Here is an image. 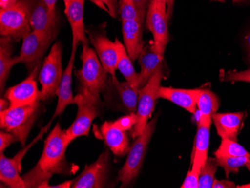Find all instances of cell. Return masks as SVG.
I'll use <instances>...</instances> for the list:
<instances>
[{
  "mask_svg": "<svg viewBox=\"0 0 250 188\" xmlns=\"http://www.w3.org/2000/svg\"><path fill=\"white\" fill-rule=\"evenodd\" d=\"M42 64L36 66L24 81L5 90L3 97L9 102V108L33 104L42 100V92L36 81Z\"/></svg>",
  "mask_w": 250,
  "mask_h": 188,
  "instance_id": "11",
  "label": "cell"
},
{
  "mask_svg": "<svg viewBox=\"0 0 250 188\" xmlns=\"http://www.w3.org/2000/svg\"><path fill=\"white\" fill-rule=\"evenodd\" d=\"M250 159L249 157H216L217 165L223 168L227 178L231 172L237 173L240 168L246 166Z\"/></svg>",
  "mask_w": 250,
  "mask_h": 188,
  "instance_id": "30",
  "label": "cell"
},
{
  "mask_svg": "<svg viewBox=\"0 0 250 188\" xmlns=\"http://www.w3.org/2000/svg\"><path fill=\"white\" fill-rule=\"evenodd\" d=\"M62 53V44L60 42H56L42 63L38 79L42 85L41 92L43 102L56 95L64 73Z\"/></svg>",
  "mask_w": 250,
  "mask_h": 188,
  "instance_id": "6",
  "label": "cell"
},
{
  "mask_svg": "<svg viewBox=\"0 0 250 188\" xmlns=\"http://www.w3.org/2000/svg\"><path fill=\"white\" fill-rule=\"evenodd\" d=\"M246 113H217L212 116V121L222 139H229L237 142Z\"/></svg>",
  "mask_w": 250,
  "mask_h": 188,
  "instance_id": "20",
  "label": "cell"
},
{
  "mask_svg": "<svg viewBox=\"0 0 250 188\" xmlns=\"http://www.w3.org/2000/svg\"><path fill=\"white\" fill-rule=\"evenodd\" d=\"M17 166L11 158L0 153V180L11 188H26L24 181L21 177Z\"/></svg>",
  "mask_w": 250,
  "mask_h": 188,
  "instance_id": "27",
  "label": "cell"
},
{
  "mask_svg": "<svg viewBox=\"0 0 250 188\" xmlns=\"http://www.w3.org/2000/svg\"><path fill=\"white\" fill-rule=\"evenodd\" d=\"M216 158H208L201 169L199 175V188H211L217 169Z\"/></svg>",
  "mask_w": 250,
  "mask_h": 188,
  "instance_id": "29",
  "label": "cell"
},
{
  "mask_svg": "<svg viewBox=\"0 0 250 188\" xmlns=\"http://www.w3.org/2000/svg\"><path fill=\"white\" fill-rule=\"evenodd\" d=\"M137 60L141 69L139 73L140 89L157 71H164V57L156 51L154 42H150L146 43Z\"/></svg>",
  "mask_w": 250,
  "mask_h": 188,
  "instance_id": "18",
  "label": "cell"
},
{
  "mask_svg": "<svg viewBox=\"0 0 250 188\" xmlns=\"http://www.w3.org/2000/svg\"><path fill=\"white\" fill-rule=\"evenodd\" d=\"M235 184L231 181L214 179L212 188H234Z\"/></svg>",
  "mask_w": 250,
  "mask_h": 188,
  "instance_id": "38",
  "label": "cell"
},
{
  "mask_svg": "<svg viewBox=\"0 0 250 188\" xmlns=\"http://www.w3.org/2000/svg\"><path fill=\"white\" fill-rule=\"evenodd\" d=\"M136 122H137V116L136 113H130V114H126L125 116L119 118L117 120L111 122V123L112 125L117 128L124 130V131H127L134 127Z\"/></svg>",
  "mask_w": 250,
  "mask_h": 188,
  "instance_id": "33",
  "label": "cell"
},
{
  "mask_svg": "<svg viewBox=\"0 0 250 188\" xmlns=\"http://www.w3.org/2000/svg\"><path fill=\"white\" fill-rule=\"evenodd\" d=\"M43 109L40 102L26 106L8 108L0 112V127L15 135L21 145L25 146L29 133Z\"/></svg>",
  "mask_w": 250,
  "mask_h": 188,
  "instance_id": "2",
  "label": "cell"
},
{
  "mask_svg": "<svg viewBox=\"0 0 250 188\" xmlns=\"http://www.w3.org/2000/svg\"><path fill=\"white\" fill-rule=\"evenodd\" d=\"M54 39L32 31L22 39L20 60L26 65L28 71L32 72L36 66L42 64V60Z\"/></svg>",
  "mask_w": 250,
  "mask_h": 188,
  "instance_id": "14",
  "label": "cell"
},
{
  "mask_svg": "<svg viewBox=\"0 0 250 188\" xmlns=\"http://www.w3.org/2000/svg\"><path fill=\"white\" fill-rule=\"evenodd\" d=\"M19 142L18 139L8 131L0 132V153H4L7 148L13 143Z\"/></svg>",
  "mask_w": 250,
  "mask_h": 188,
  "instance_id": "35",
  "label": "cell"
},
{
  "mask_svg": "<svg viewBox=\"0 0 250 188\" xmlns=\"http://www.w3.org/2000/svg\"><path fill=\"white\" fill-rule=\"evenodd\" d=\"M236 188H250V183L246 184V185H238V186H236Z\"/></svg>",
  "mask_w": 250,
  "mask_h": 188,
  "instance_id": "46",
  "label": "cell"
},
{
  "mask_svg": "<svg viewBox=\"0 0 250 188\" xmlns=\"http://www.w3.org/2000/svg\"><path fill=\"white\" fill-rule=\"evenodd\" d=\"M81 60L82 67L75 71L80 88H84L92 95L100 96L106 90L109 74L101 64L95 50L88 44H83Z\"/></svg>",
  "mask_w": 250,
  "mask_h": 188,
  "instance_id": "4",
  "label": "cell"
},
{
  "mask_svg": "<svg viewBox=\"0 0 250 188\" xmlns=\"http://www.w3.org/2000/svg\"><path fill=\"white\" fill-rule=\"evenodd\" d=\"M221 81H241V82L250 83V68L246 71H229L220 74Z\"/></svg>",
  "mask_w": 250,
  "mask_h": 188,
  "instance_id": "32",
  "label": "cell"
},
{
  "mask_svg": "<svg viewBox=\"0 0 250 188\" xmlns=\"http://www.w3.org/2000/svg\"><path fill=\"white\" fill-rule=\"evenodd\" d=\"M158 115L147 123L144 131L135 138L127 155V160L119 172L121 188H126L136 179L141 170L151 137L154 134Z\"/></svg>",
  "mask_w": 250,
  "mask_h": 188,
  "instance_id": "5",
  "label": "cell"
},
{
  "mask_svg": "<svg viewBox=\"0 0 250 188\" xmlns=\"http://www.w3.org/2000/svg\"><path fill=\"white\" fill-rule=\"evenodd\" d=\"M88 41L92 43L104 69L109 75H116L119 52L116 42L107 37L106 31L101 29H85Z\"/></svg>",
  "mask_w": 250,
  "mask_h": 188,
  "instance_id": "13",
  "label": "cell"
},
{
  "mask_svg": "<svg viewBox=\"0 0 250 188\" xmlns=\"http://www.w3.org/2000/svg\"><path fill=\"white\" fill-rule=\"evenodd\" d=\"M73 182H74V180H68L63 182V183L60 184V185H50L48 183L43 185L42 188H71Z\"/></svg>",
  "mask_w": 250,
  "mask_h": 188,
  "instance_id": "40",
  "label": "cell"
},
{
  "mask_svg": "<svg viewBox=\"0 0 250 188\" xmlns=\"http://www.w3.org/2000/svg\"><path fill=\"white\" fill-rule=\"evenodd\" d=\"M220 101L210 89H200L197 99V124L211 125L212 116L217 113Z\"/></svg>",
  "mask_w": 250,
  "mask_h": 188,
  "instance_id": "24",
  "label": "cell"
},
{
  "mask_svg": "<svg viewBox=\"0 0 250 188\" xmlns=\"http://www.w3.org/2000/svg\"><path fill=\"white\" fill-rule=\"evenodd\" d=\"M132 1H133L136 8L140 11V13L146 18L147 9H148V7H149L152 0H132Z\"/></svg>",
  "mask_w": 250,
  "mask_h": 188,
  "instance_id": "37",
  "label": "cell"
},
{
  "mask_svg": "<svg viewBox=\"0 0 250 188\" xmlns=\"http://www.w3.org/2000/svg\"><path fill=\"white\" fill-rule=\"evenodd\" d=\"M115 42H116L118 52H119L117 69L125 77V81H127L130 85L140 90V74L135 71L134 68H133V63L129 57L127 50L125 48V44H123L117 38Z\"/></svg>",
  "mask_w": 250,
  "mask_h": 188,
  "instance_id": "26",
  "label": "cell"
},
{
  "mask_svg": "<svg viewBox=\"0 0 250 188\" xmlns=\"http://www.w3.org/2000/svg\"><path fill=\"white\" fill-rule=\"evenodd\" d=\"M10 103L8 99L5 98H1L0 100V112L3 111L5 109L9 108Z\"/></svg>",
  "mask_w": 250,
  "mask_h": 188,
  "instance_id": "45",
  "label": "cell"
},
{
  "mask_svg": "<svg viewBox=\"0 0 250 188\" xmlns=\"http://www.w3.org/2000/svg\"><path fill=\"white\" fill-rule=\"evenodd\" d=\"M67 143L65 130L56 123L44 142L42 156L29 172L22 175L26 188H42L53 175H69L74 168L66 160Z\"/></svg>",
  "mask_w": 250,
  "mask_h": 188,
  "instance_id": "1",
  "label": "cell"
},
{
  "mask_svg": "<svg viewBox=\"0 0 250 188\" xmlns=\"http://www.w3.org/2000/svg\"><path fill=\"white\" fill-rule=\"evenodd\" d=\"M175 0H167V15L168 21L172 18Z\"/></svg>",
  "mask_w": 250,
  "mask_h": 188,
  "instance_id": "41",
  "label": "cell"
},
{
  "mask_svg": "<svg viewBox=\"0 0 250 188\" xmlns=\"http://www.w3.org/2000/svg\"><path fill=\"white\" fill-rule=\"evenodd\" d=\"M100 2L104 4L106 7V11L112 18H117L119 14V0H99Z\"/></svg>",
  "mask_w": 250,
  "mask_h": 188,
  "instance_id": "36",
  "label": "cell"
},
{
  "mask_svg": "<svg viewBox=\"0 0 250 188\" xmlns=\"http://www.w3.org/2000/svg\"><path fill=\"white\" fill-rule=\"evenodd\" d=\"M119 14L122 21L130 20H140L144 21L146 19V17L140 13L132 0H119Z\"/></svg>",
  "mask_w": 250,
  "mask_h": 188,
  "instance_id": "31",
  "label": "cell"
},
{
  "mask_svg": "<svg viewBox=\"0 0 250 188\" xmlns=\"http://www.w3.org/2000/svg\"><path fill=\"white\" fill-rule=\"evenodd\" d=\"M164 77V71H159L151 77L148 82L139 90L138 104L136 109L137 122L131 133L132 138L136 137L144 131L148 123V119L151 118L156 102L158 98L157 92L161 86V81Z\"/></svg>",
  "mask_w": 250,
  "mask_h": 188,
  "instance_id": "8",
  "label": "cell"
},
{
  "mask_svg": "<svg viewBox=\"0 0 250 188\" xmlns=\"http://www.w3.org/2000/svg\"><path fill=\"white\" fill-rule=\"evenodd\" d=\"M13 39L2 36L0 39V92L2 95L11 70L15 64L21 63L19 56L12 57Z\"/></svg>",
  "mask_w": 250,
  "mask_h": 188,
  "instance_id": "23",
  "label": "cell"
},
{
  "mask_svg": "<svg viewBox=\"0 0 250 188\" xmlns=\"http://www.w3.org/2000/svg\"><path fill=\"white\" fill-rule=\"evenodd\" d=\"M42 1L48 7L50 11L56 12V4L57 0H42Z\"/></svg>",
  "mask_w": 250,
  "mask_h": 188,
  "instance_id": "44",
  "label": "cell"
},
{
  "mask_svg": "<svg viewBox=\"0 0 250 188\" xmlns=\"http://www.w3.org/2000/svg\"><path fill=\"white\" fill-rule=\"evenodd\" d=\"M32 31L56 39L59 32L57 12H52L42 0H21Z\"/></svg>",
  "mask_w": 250,
  "mask_h": 188,
  "instance_id": "9",
  "label": "cell"
},
{
  "mask_svg": "<svg viewBox=\"0 0 250 188\" xmlns=\"http://www.w3.org/2000/svg\"><path fill=\"white\" fill-rule=\"evenodd\" d=\"M77 50V49L76 48H72L71 50L69 62L64 69L62 78L56 92V95L58 96V102L53 117L50 120L53 121L56 117L61 116L67 106L76 104L75 97L73 95L72 92V74Z\"/></svg>",
  "mask_w": 250,
  "mask_h": 188,
  "instance_id": "16",
  "label": "cell"
},
{
  "mask_svg": "<svg viewBox=\"0 0 250 188\" xmlns=\"http://www.w3.org/2000/svg\"><path fill=\"white\" fill-rule=\"evenodd\" d=\"M85 0H72L64 9V13L72 31V48L77 49L80 43L88 44L84 23V5Z\"/></svg>",
  "mask_w": 250,
  "mask_h": 188,
  "instance_id": "19",
  "label": "cell"
},
{
  "mask_svg": "<svg viewBox=\"0 0 250 188\" xmlns=\"http://www.w3.org/2000/svg\"><path fill=\"white\" fill-rule=\"evenodd\" d=\"M104 98V103L108 109L123 112L126 114L136 113L139 89L130 85L127 81H118L116 75H109Z\"/></svg>",
  "mask_w": 250,
  "mask_h": 188,
  "instance_id": "7",
  "label": "cell"
},
{
  "mask_svg": "<svg viewBox=\"0 0 250 188\" xmlns=\"http://www.w3.org/2000/svg\"><path fill=\"white\" fill-rule=\"evenodd\" d=\"M152 2L155 4L157 8L167 13V0H152Z\"/></svg>",
  "mask_w": 250,
  "mask_h": 188,
  "instance_id": "42",
  "label": "cell"
},
{
  "mask_svg": "<svg viewBox=\"0 0 250 188\" xmlns=\"http://www.w3.org/2000/svg\"><path fill=\"white\" fill-rule=\"evenodd\" d=\"M246 167H247V169L250 171V159L249 160L248 162H247V164H246Z\"/></svg>",
  "mask_w": 250,
  "mask_h": 188,
  "instance_id": "49",
  "label": "cell"
},
{
  "mask_svg": "<svg viewBox=\"0 0 250 188\" xmlns=\"http://www.w3.org/2000/svg\"><path fill=\"white\" fill-rule=\"evenodd\" d=\"M71 1H72V0H63V2H64V7L67 8V7L68 6V5L71 3Z\"/></svg>",
  "mask_w": 250,
  "mask_h": 188,
  "instance_id": "47",
  "label": "cell"
},
{
  "mask_svg": "<svg viewBox=\"0 0 250 188\" xmlns=\"http://www.w3.org/2000/svg\"><path fill=\"white\" fill-rule=\"evenodd\" d=\"M200 170L192 169H189L184 181L183 184L181 185V188H199V175Z\"/></svg>",
  "mask_w": 250,
  "mask_h": 188,
  "instance_id": "34",
  "label": "cell"
},
{
  "mask_svg": "<svg viewBox=\"0 0 250 188\" xmlns=\"http://www.w3.org/2000/svg\"><path fill=\"white\" fill-rule=\"evenodd\" d=\"M122 35H123L125 47L127 50L129 57L134 63L143 47L146 42L143 40V23L140 20L122 21Z\"/></svg>",
  "mask_w": 250,
  "mask_h": 188,
  "instance_id": "17",
  "label": "cell"
},
{
  "mask_svg": "<svg viewBox=\"0 0 250 188\" xmlns=\"http://www.w3.org/2000/svg\"><path fill=\"white\" fill-rule=\"evenodd\" d=\"M200 89H182L161 86L157 92L158 98H164L195 114Z\"/></svg>",
  "mask_w": 250,
  "mask_h": 188,
  "instance_id": "21",
  "label": "cell"
},
{
  "mask_svg": "<svg viewBox=\"0 0 250 188\" xmlns=\"http://www.w3.org/2000/svg\"><path fill=\"white\" fill-rule=\"evenodd\" d=\"M245 46L246 50H247V58L249 64L250 66V32L246 36L245 38Z\"/></svg>",
  "mask_w": 250,
  "mask_h": 188,
  "instance_id": "43",
  "label": "cell"
},
{
  "mask_svg": "<svg viewBox=\"0 0 250 188\" xmlns=\"http://www.w3.org/2000/svg\"><path fill=\"white\" fill-rule=\"evenodd\" d=\"M101 133L105 144L116 156L122 158L130 151V142L126 132L112 125L111 122H105L101 126Z\"/></svg>",
  "mask_w": 250,
  "mask_h": 188,
  "instance_id": "22",
  "label": "cell"
},
{
  "mask_svg": "<svg viewBox=\"0 0 250 188\" xmlns=\"http://www.w3.org/2000/svg\"><path fill=\"white\" fill-rule=\"evenodd\" d=\"M77 113L75 120L65 130L67 143H70L82 136H88L90 127L95 118L101 116L104 103L101 96H95L84 88H80L75 96Z\"/></svg>",
  "mask_w": 250,
  "mask_h": 188,
  "instance_id": "3",
  "label": "cell"
},
{
  "mask_svg": "<svg viewBox=\"0 0 250 188\" xmlns=\"http://www.w3.org/2000/svg\"><path fill=\"white\" fill-rule=\"evenodd\" d=\"M110 155L106 150L91 165H85L82 173L74 179L72 188H106L109 177Z\"/></svg>",
  "mask_w": 250,
  "mask_h": 188,
  "instance_id": "12",
  "label": "cell"
},
{
  "mask_svg": "<svg viewBox=\"0 0 250 188\" xmlns=\"http://www.w3.org/2000/svg\"><path fill=\"white\" fill-rule=\"evenodd\" d=\"M146 24V27L152 33L156 51L164 57V53L169 41L168 18L167 13L157 8L152 1L147 9Z\"/></svg>",
  "mask_w": 250,
  "mask_h": 188,
  "instance_id": "15",
  "label": "cell"
},
{
  "mask_svg": "<svg viewBox=\"0 0 250 188\" xmlns=\"http://www.w3.org/2000/svg\"><path fill=\"white\" fill-rule=\"evenodd\" d=\"M213 1H219V2H223V1H225V0H213ZM234 2H241V1H243V0H233Z\"/></svg>",
  "mask_w": 250,
  "mask_h": 188,
  "instance_id": "48",
  "label": "cell"
},
{
  "mask_svg": "<svg viewBox=\"0 0 250 188\" xmlns=\"http://www.w3.org/2000/svg\"><path fill=\"white\" fill-rule=\"evenodd\" d=\"M19 0H0V9H8L15 6Z\"/></svg>",
  "mask_w": 250,
  "mask_h": 188,
  "instance_id": "39",
  "label": "cell"
},
{
  "mask_svg": "<svg viewBox=\"0 0 250 188\" xmlns=\"http://www.w3.org/2000/svg\"><path fill=\"white\" fill-rule=\"evenodd\" d=\"M216 157H249L250 154L237 141L222 139L218 149L214 153Z\"/></svg>",
  "mask_w": 250,
  "mask_h": 188,
  "instance_id": "28",
  "label": "cell"
},
{
  "mask_svg": "<svg viewBox=\"0 0 250 188\" xmlns=\"http://www.w3.org/2000/svg\"><path fill=\"white\" fill-rule=\"evenodd\" d=\"M197 133L192 155V169L200 170L206 163L210 144V125L197 124Z\"/></svg>",
  "mask_w": 250,
  "mask_h": 188,
  "instance_id": "25",
  "label": "cell"
},
{
  "mask_svg": "<svg viewBox=\"0 0 250 188\" xmlns=\"http://www.w3.org/2000/svg\"><path fill=\"white\" fill-rule=\"evenodd\" d=\"M22 1L8 9H0V34L15 42L23 39L32 32Z\"/></svg>",
  "mask_w": 250,
  "mask_h": 188,
  "instance_id": "10",
  "label": "cell"
}]
</instances>
